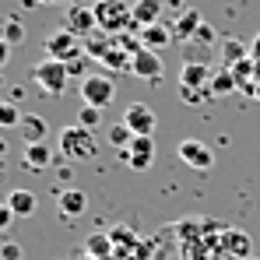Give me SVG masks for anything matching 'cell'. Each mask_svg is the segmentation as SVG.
Instances as JSON below:
<instances>
[{
	"label": "cell",
	"instance_id": "83f0119b",
	"mask_svg": "<svg viewBox=\"0 0 260 260\" xmlns=\"http://www.w3.org/2000/svg\"><path fill=\"white\" fill-rule=\"evenodd\" d=\"M193 43H201V46H211V43H215V28H211V25L204 21V25H201V32L193 36Z\"/></svg>",
	"mask_w": 260,
	"mask_h": 260
},
{
	"label": "cell",
	"instance_id": "d6986e66",
	"mask_svg": "<svg viewBox=\"0 0 260 260\" xmlns=\"http://www.w3.org/2000/svg\"><path fill=\"white\" fill-rule=\"evenodd\" d=\"M246 56H250V46L243 43V39H232V36L221 39V60H225L221 67H236V63L246 60Z\"/></svg>",
	"mask_w": 260,
	"mask_h": 260
},
{
	"label": "cell",
	"instance_id": "44dd1931",
	"mask_svg": "<svg viewBox=\"0 0 260 260\" xmlns=\"http://www.w3.org/2000/svg\"><path fill=\"white\" fill-rule=\"evenodd\" d=\"M0 36L11 46H25V25H21V18L4 14V18H0Z\"/></svg>",
	"mask_w": 260,
	"mask_h": 260
},
{
	"label": "cell",
	"instance_id": "277c9868",
	"mask_svg": "<svg viewBox=\"0 0 260 260\" xmlns=\"http://www.w3.org/2000/svg\"><path fill=\"white\" fill-rule=\"evenodd\" d=\"M81 36L78 32H71L67 25H60V28H53L49 36H46V56H53V60H63V63H71V60H78L81 56Z\"/></svg>",
	"mask_w": 260,
	"mask_h": 260
},
{
	"label": "cell",
	"instance_id": "7a4b0ae2",
	"mask_svg": "<svg viewBox=\"0 0 260 260\" xmlns=\"http://www.w3.org/2000/svg\"><path fill=\"white\" fill-rule=\"evenodd\" d=\"M60 151L67 155V158H78V162H88V158H95L99 155V141H95V130L81 127V123H67V127L60 130Z\"/></svg>",
	"mask_w": 260,
	"mask_h": 260
},
{
	"label": "cell",
	"instance_id": "6da1fadb",
	"mask_svg": "<svg viewBox=\"0 0 260 260\" xmlns=\"http://www.w3.org/2000/svg\"><path fill=\"white\" fill-rule=\"evenodd\" d=\"M91 11H95L99 32H106V36H120L134 28V7L127 0H95Z\"/></svg>",
	"mask_w": 260,
	"mask_h": 260
},
{
	"label": "cell",
	"instance_id": "9a60e30c",
	"mask_svg": "<svg viewBox=\"0 0 260 260\" xmlns=\"http://www.w3.org/2000/svg\"><path fill=\"white\" fill-rule=\"evenodd\" d=\"M18 130H21L25 144H39V141H46V134H49V127H46V120L39 113H25L21 123H18Z\"/></svg>",
	"mask_w": 260,
	"mask_h": 260
},
{
	"label": "cell",
	"instance_id": "8fae6325",
	"mask_svg": "<svg viewBox=\"0 0 260 260\" xmlns=\"http://www.w3.org/2000/svg\"><path fill=\"white\" fill-rule=\"evenodd\" d=\"M67 28H71V32H78L81 39L95 36V32H99L95 11H91V7H81V4H71V7H67Z\"/></svg>",
	"mask_w": 260,
	"mask_h": 260
},
{
	"label": "cell",
	"instance_id": "2e32d148",
	"mask_svg": "<svg viewBox=\"0 0 260 260\" xmlns=\"http://www.w3.org/2000/svg\"><path fill=\"white\" fill-rule=\"evenodd\" d=\"M49 162H53V148L39 141V144H25V166L32 169V173H43L49 169Z\"/></svg>",
	"mask_w": 260,
	"mask_h": 260
},
{
	"label": "cell",
	"instance_id": "e0dca14e",
	"mask_svg": "<svg viewBox=\"0 0 260 260\" xmlns=\"http://www.w3.org/2000/svg\"><path fill=\"white\" fill-rule=\"evenodd\" d=\"M4 204L14 211V218H28L32 211H36V193L18 186V190H11V193H7V201H4Z\"/></svg>",
	"mask_w": 260,
	"mask_h": 260
},
{
	"label": "cell",
	"instance_id": "484cf974",
	"mask_svg": "<svg viewBox=\"0 0 260 260\" xmlns=\"http://www.w3.org/2000/svg\"><path fill=\"white\" fill-rule=\"evenodd\" d=\"M99 113H102V109H95V106H85V109H81V116H78V123H81V127H88V130H95L99 123H102V116H99Z\"/></svg>",
	"mask_w": 260,
	"mask_h": 260
},
{
	"label": "cell",
	"instance_id": "d6a6232c",
	"mask_svg": "<svg viewBox=\"0 0 260 260\" xmlns=\"http://www.w3.org/2000/svg\"><path fill=\"white\" fill-rule=\"evenodd\" d=\"M36 4H56V0H36Z\"/></svg>",
	"mask_w": 260,
	"mask_h": 260
},
{
	"label": "cell",
	"instance_id": "603a6c76",
	"mask_svg": "<svg viewBox=\"0 0 260 260\" xmlns=\"http://www.w3.org/2000/svg\"><path fill=\"white\" fill-rule=\"evenodd\" d=\"M21 109L18 106H11V102H0V127H18L21 123Z\"/></svg>",
	"mask_w": 260,
	"mask_h": 260
},
{
	"label": "cell",
	"instance_id": "4fadbf2b",
	"mask_svg": "<svg viewBox=\"0 0 260 260\" xmlns=\"http://www.w3.org/2000/svg\"><path fill=\"white\" fill-rule=\"evenodd\" d=\"M162 21V0H137L134 4V28L130 32H141L148 25H158Z\"/></svg>",
	"mask_w": 260,
	"mask_h": 260
},
{
	"label": "cell",
	"instance_id": "30bf717a",
	"mask_svg": "<svg viewBox=\"0 0 260 260\" xmlns=\"http://www.w3.org/2000/svg\"><path fill=\"white\" fill-rule=\"evenodd\" d=\"M130 71L137 74V78H144V81H158L162 74H166V63H162V56L158 53H151V49H137L134 53V63H130Z\"/></svg>",
	"mask_w": 260,
	"mask_h": 260
},
{
	"label": "cell",
	"instance_id": "4dcf8cb0",
	"mask_svg": "<svg viewBox=\"0 0 260 260\" xmlns=\"http://www.w3.org/2000/svg\"><path fill=\"white\" fill-rule=\"evenodd\" d=\"M250 56H253V60L260 63V32L253 36V43H250Z\"/></svg>",
	"mask_w": 260,
	"mask_h": 260
},
{
	"label": "cell",
	"instance_id": "f546056e",
	"mask_svg": "<svg viewBox=\"0 0 260 260\" xmlns=\"http://www.w3.org/2000/svg\"><path fill=\"white\" fill-rule=\"evenodd\" d=\"M11 218H14V211H11L7 204H0V232H4V229L11 225Z\"/></svg>",
	"mask_w": 260,
	"mask_h": 260
},
{
	"label": "cell",
	"instance_id": "7c38bea8",
	"mask_svg": "<svg viewBox=\"0 0 260 260\" xmlns=\"http://www.w3.org/2000/svg\"><path fill=\"white\" fill-rule=\"evenodd\" d=\"M137 39H141V46H144V49H151V53H162V49L173 43L176 36H173V25H162V21H158V25H148V28H141V32H137Z\"/></svg>",
	"mask_w": 260,
	"mask_h": 260
},
{
	"label": "cell",
	"instance_id": "f1b7e54d",
	"mask_svg": "<svg viewBox=\"0 0 260 260\" xmlns=\"http://www.w3.org/2000/svg\"><path fill=\"white\" fill-rule=\"evenodd\" d=\"M11 49H14V46H11L7 39H4V36H0V67H4V63L11 60Z\"/></svg>",
	"mask_w": 260,
	"mask_h": 260
},
{
	"label": "cell",
	"instance_id": "4316f807",
	"mask_svg": "<svg viewBox=\"0 0 260 260\" xmlns=\"http://www.w3.org/2000/svg\"><path fill=\"white\" fill-rule=\"evenodd\" d=\"M25 257V250H21V243H0V260H21Z\"/></svg>",
	"mask_w": 260,
	"mask_h": 260
},
{
	"label": "cell",
	"instance_id": "ba28073f",
	"mask_svg": "<svg viewBox=\"0 0 260 260\" xmlns=\"http://www.w3.org/2000/svg\"><path fill=\"white\" fill-rule=\"evenodd\" d=\"M123 162H127V169H134V173L151 169V162H155V141L151 137H134L130 148H123Z\"/></svg>",
	"mask_w": 260,
	"mask_h": 260
},
{
	"label": "cell",
	"instance_id": "ac0fdd59",
	"mask_svg": "<svg viewBox=\"0 0 260 260\" xmlns=\"http://www.w3.org/2000/svg\"><path fill=\"white\" fill-rule=\"evenodd\" d=\"M56 208H60V215H63V218H78L88 208L85 190H63V193H60V201H56Z\"/></svg>",
	"mask_w": 260,
	"mask_h": 260
},
{
	"label": "cell",
	"instance_id": "1f68e13d",
	"mask_svg": "<svg viewBox=\"0 0 260 260\" xmlns=\"http://www.w3.org/2000/svg\"><path fill=\"white\" fill-rule=\"evenodd\" d=\"M253 99H257V102H260V85H257V91H253Z\"/></svg>",
	"mask_w": 260,
	"mask_h": 260
},
{
	"label": "cell",
	"instance_id": "7402d4cb",
	"mask_svg": "<svg viewBox=\"0 0 260 260\" xmlns=\"http://www.w3.org/2000/svg\"><path fill=\"white\" fill-rule=\"evenodd\" d=\"M106 134H109V144H113V148H120V151H123V148H130V141H134V130H130L123 120H120V123H113Z\"/></svg>",
	"mask_w": 260,
	"mask_h": 260
},
{
	"label": "cell",
	"instance_id": "d4e9b609",
	"mask_svg": "<svg viewBox=\"0 0 260 260\" xmlns=\"http://www.w3.org/2000/svg\"><path fill=\"white\" fill-rule=\"evenodd\" d=\"M229 246H232L236 257H246V253H250V239H246L243 232H229ZM246 260H250V257H246Z\"/></svg>",
	"mask_w": 260,
	"mask_h": 260
},
{
	"label": "cell",
	"instance_id": "52a82bcc",
	"mask_svg": "<svg viewBox=\"0 0 260 260\" xmlns=\"http://www.w3.org/2000/svg\"><path fill=\"white\" fill-rule=\"evenodd\" d=\"M215 71L208 63H183L179 67V95H208V85H211Z\"/></svg>",
	"mask_w": 260,
	"mask_h": 260
},
{
	"label": "cell",
	"instance_id": "5b68a950",
	"mask_svg": "<svg viewBox=\"0 0 260 260\" xmlns=\"http://www.w3.org/2000/svg\"><path fill=\"white\" fill-rule=\"evenodd\" d=\"M81 99H85V106L106 109L116 99V81L109 74H88L85 81H81Z\"/></svg>",
	"mask_w": 260,
	"mask_h": 260
},
{
	"label": "cell",
	"instance_id": "ffe728a7",
	"mask_svg": "<svg viewBox=\"0 0 260 260\" xmlns=\"http://www.w3.org/2000/svg\"><path fill=\"white\" fill-rule=\"evenodd\" d=\"M232 91H239L232 71H229V67H218L215 78H211V85H208V95H211V99H221V95H232Z\"/></svg>",
	"mask_w": 260,
	"mask_h": 260
},
{
	"label": "cell",
	"instance_id": "3957f363",
	"mask_svg": "<svg viewBox=\"0 0 260 260\" xmlns=\"http://www.w3.org/2000/svg\"><path fill=\"white\" fill-rule=\"evenodd\" d=\"M67 78H71L67 63H63V60H53V56H46V60H39V63L32 67V81L43 88V95H63Z\"/></svg>",
	"mask_w": 260,
	"mask_h": 260
},
{
	"label": "cell",
	"instance_id": "cb8c5ba5",
	"mask_svg": "<svg viewBox=\"0 0 260 260\" xmlns=\"http://www.w3.org/2000/svg\"><path fill=\"white\" fill-rule=\"evenodd\" d=\"M109 246H113V239H109V236H102V232H99V236H91V239L85 243V250L91 253V257H106V253H109Z\"/></svg>",
	"mask_w": 260,
	"mask_h": 260
},
{
	"label": "cell",
	"instance_id": "8992f818",
	"mask_svg": "<svg viewBox=\"0 0 260 260\" xmlns=\"http://www.w3.org/2000/svg\"><path fill=\"white\" fill-rule=\"evenodd\" d=\"M179 162L183 166H190V169H197V173H208L211 166H215V148L211 144H204V141H197V137H186V141H179Z\"/></svg>",
	"mask_w": 260,
	"mask_h": 260
},
{
	"label": "cell",
	"instance_id": "9c48e42d",
	"mask_svg": "<svg viewBox=\"0 0 260 260\" xmlns=\"http://www.w3.org/2000/svg\"><path fill=\"white\" fill-rule=\"evenodd\" d=\"M123 123L134 130V137H151V134H155V123H158V116L151 113V106H144V102H130L127 113H123Z\"/></svg>",
	"mask_w": 260,
	"mask_h": 260
},
{
	"label": "cell",
	"instance_id": "5bb4252c",
	"mask_svg": "<svg viewBox=\"0 0 260 260\" xmlns=\"http://www.w3.org/2000/svg\"><path fill=\"white\" fill-rule=\"evenodd\" d=\"M201 25H204V18H201L197 11H179V18L173 21L176 43H193V36L201 32Z\"/></svg>",
	"mask_w": 260,
	"mask_h": 260
}]
</instances>
